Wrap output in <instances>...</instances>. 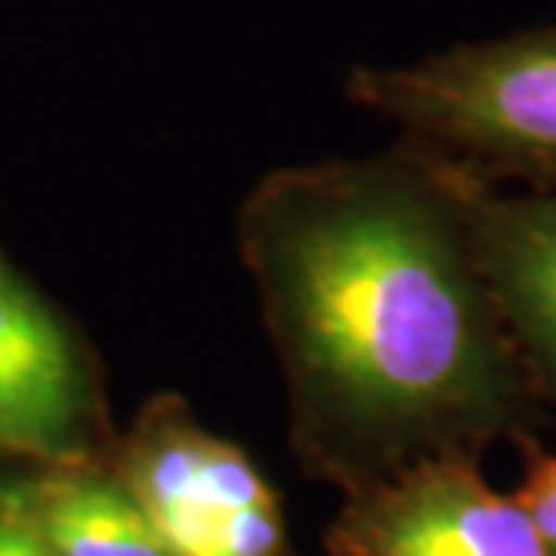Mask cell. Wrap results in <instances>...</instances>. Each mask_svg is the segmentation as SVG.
I'll list each match as a JSON object with an SVG mask.
<instances>
[{
    "label": "cell",
    "mask_w": 556,
    "mask_h": 556,
    "mask_svg": "<svg viewBox=\"0 0 556 556\" xmlns=\"http://www.w3.org/2000/svg\"><path fill=\"white\" fill-rule=\"evenodd\" d=\"M239 250L293 383L300 448L348 492L430 455L546 444L553 416L441 155L397 138L268 174L239 214Z\"/></svg>",
    "instance_id": "obj_1"
},
{
    "label": "cell",
    "mask_w": 556,
    "mask_h": 556,
    "mask_svg": "<svg viewBox=\"0 0 556 556\" xmlns=\"http://www.w3.org/2000/svg\"><path fill=\"white\" fill-rule=\"evenodd\" d=\"M348 98L488 185L556 188V22L408 65H358Z\"/></svg>",
    "instance_id": "obj_2"
},
{
    "label": "cell",
    "mask_w": 556,
    "mask_h": 556,
    "mask_svg": "<svg viewBox=\"0 0 556 556\" xmlns=\"http://www.w3.org/2000/svg\"><path fill=\"white\" fill-rule=\"evenodd\" d=\"M326 546L332 556H549L514 492L477 455H430L348 492Z\"/></svg>",
    "instance_id": "obj_3"
},
{
    "label": "cell",
    "mask_w": 556,
    "mask_h": 556,
    "mask_svg": "<svg viewBox=\"0 0 556 556\" xmlns=\"http://www.w3.org/2000/svg\"><path fill=\"white\" fill-rule=\"evenodd\" d=\"M127 492L166 556H296L257 463L185 416H166L138 444Z\"/></svg>",
    "instance_id": "obj_4"
},
{
    "label": "cell",
    "mask_w": 556,
    "mask_h": 556,
    "mask_svg": "<svg viewBox=\"0 0 556 556\" xmlns=\"http://www.w3.org/2000/svg\"><path fill=\"white\" fill-rule=\"evenodd\" d=\"M455 177L481 275L556 422V188L506 192L459 166Z\"/></svg>",
    "instance_id": "obj_5"
},
{
    "label": "cell",
    "mask_w": 556,
    "mask_h": 556,
    "mask_svg": "<svg viewBox=\"0 0 556 556\" xmlns=\"http://www.w3.org/2000/svg\"><path fill=\"white\" fill-rule=\"evenodd\" d=\"M80 419V362L37 289L0 257V452H62Z\"/></svg>",
    "instance_id": "obj_6"
},
{
    "label": "cell",
    "mask_w": 556,
    "mask_h": 556,
    "mask_svg": "<svg viewBox=\"0 0 556 556\" xmlns=\"http://www.w3.org/2000/svg\"><path fill=\"white\" fill-rule=\"evenodd\" d=\"M54 556H166L127 488L105 481H48L29 495Z\"/></svg>",
    "instance_id": "obj_7"
},
{
    "label": "cell",
    "mask_w": 556,
    "mask_h": 556,
    "mask_svg": "<svg viewBox=\"0 0 556 556\" xmlns=\"http://www.w3.org/2000/svg\"><path fill=\"white\" fill-rule=\"evenodd\" d=\"M520 459H525V477L514 488V495L535 525L546 553L556 556V448L535 444V448L520 452Z\"/></svg>",
    "instance_id": "obj_8"
},
{
    "label": "cell",
    "mask_w": 556,
    "mask_h": 556,
    "mask_svg": "<svg viewBox=\"0 0 556 556\" xmlns=\"http://www.w3.org/2000/svg\"><path fill=\"white\" fill-rule=\"evenodd\" d=\"M0 556H54L29 509V495L0 492Z\"/></svg>",
    "instance_id": "obj_9"
}]
</instances>
